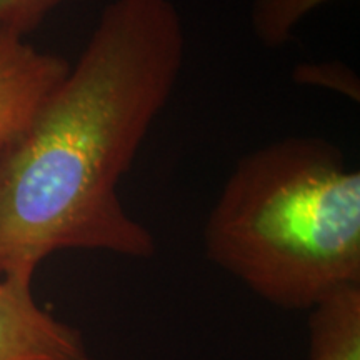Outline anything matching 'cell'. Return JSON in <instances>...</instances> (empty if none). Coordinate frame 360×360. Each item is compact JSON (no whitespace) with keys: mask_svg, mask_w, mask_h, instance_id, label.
Segmentation results:
<instances>
[{"mask_svg":"<svg viewBox=\"0 0 360 360\" xmlns=\"http://www.w3.org/2000/svg\"><path fill=\"white\" fill-rule=\"evenodd\" d=\"M186 49L172 0L103 8L79 60L0 152V277L32 283L60 250L155 254L119 184L172 97Z\"/></svg>","mask_w":360,"mask_h":360,"instance_id":"cell-1","label":"cell"},{"mask_svg":"<svg viewBox=\"0 0 360 360\" xmlns=\"http://www.w3.org/2000/svg\"><path fill=\"white\" fill-rule=\"evenodd\" d=\"M204 244L207 257L265 302L310 310L360 283V172L327 139L259 147L225 180Z\"/></svg>","mask_w":360,"mask_h":360,"instance_id":"cell-2","label":"cell"},{"mask_svg":"<svg viewBox=\"0 0 360 360\" xmlns=\"http://www.w3.org/2000/svg\"><path fill=\"white\" fill-rule=\"evenodd\" d=\"M0 360H94L82 334L34 299L32 283L0 277Z\"/></svg>","mask_w":360,"mask_h":360,"instance_id":"cell-3","label":"cell"},{"mask_svg":"<svg viewBox=\"0 0 360 360\" xmlns=\"http://www.w3.org/2000/svg\"><path fill=\"white\" fill-rule=\"evenodd\" d=\"M69 67L65 58L37 51L24 37L0 32V152L29 125Z\"/></svg>","mask_w":360,"mask_h":360,"instance_id":"cell-4","label":"cell"},{"mask_svg":"<svg viewBox=\"0 0 360 360\" xmlns=\"http://www.w3.org/2000/svg\"><path fill=\"white\" fill-rule=\"evenodd\" d=\"M310 310L309 360H360V283L330 292Z\"/></svg>","mask_w":360,"mask_h":360,"instance_id":"cell-5","label":"cell"},{"mask_svg":"<svg viewBox=\"0 0 360 360\" xmlns=\"http://www.w3.org/2000/svg\"><path fill=\"white\" fill-rule=\"evenodd\" d=\"M334 0H252L250 27L264 47L289 44L297 27L315 8Z\"/></svg>","mask_w":360,"mask_h":360,"instance_id":"cell-6","label":"cell"},{"mask_svg":"<svg viewBox=\"0 0 360 360\" xmlns=\"http://www.w3.org/2000/svg\"><path fill=\"white\" fill-rule=\"evenodd\" d=\"M292 77L297 84L321 87L350 101H360L359 77L342 62H302L295 67Z\"/></svg>","mask_w":360,"mask_h":360,"instance_id":"cell-7","label":"cell"},{"mask_svg":"<svg viewBox=\"0 0 360 360\" xmlns=\"http://www.w3.org/2000/svg\"><path fill=\"white\" fill-rule=\"evenodd\" d=\"M82 0H0V32L24 37L53 8Z\"/></svg>","mask_w":360,"mask_h":360,"instance_id":"cell-8","label":"cell"}]
</instances>
